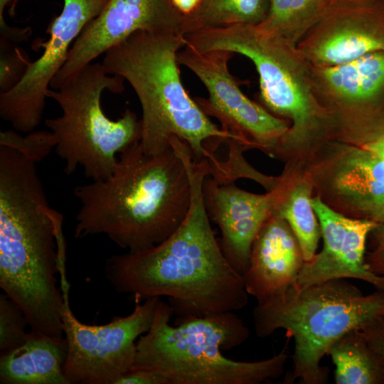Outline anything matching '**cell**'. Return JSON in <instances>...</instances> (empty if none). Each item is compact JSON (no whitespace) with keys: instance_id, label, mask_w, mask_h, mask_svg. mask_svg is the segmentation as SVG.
<instances>
[{"instance_id":"7","label":"cell","mask_w":384,"mask_h":384,"mask_svg":"<svg viewBox=\"0 0 384 384\" xmlns=\"http://www.w3.org/2000/svg\"><path fill=\"white\" fill-rule=\"evenodd\" d=\"M184 40L196 50H227L254 63L261 100L271 113L289 122L279 151L334 138L331 121L312 89L310 63L297 46L256 24L206 28L186 34Z\"/></svg>"},{"instance_id":"19","label":"cell","mask_w":384,"mask_h":384,"mask_svg":"<svg viewBox=\"0 0 384 384\" xmlns=\"http://www.w3.org/2000/svg\"><path fill=\"white\" fill-rule=\"evenodd\" d=\"M68 344L64 337L30 331L20 346L1 353V384H70L64 373Z\"/></svg>"},{"instance_id":"17","label":"cell","mask_w":384,"mask_h":384,"mask_svg":"<svg viewBox=\"0 0 384 384\" xmlns=\"http://www.w3.org/2000/svg\"><path fill=\"white\" fill-rule=\"evenodd\" d=\"M334 146L320 178L325 195L346 216L384 223V158L364 146Z\"/></svg>"},{"instance_id":"2","label":"cell","mask_w":384,"mask_h":384,"mask_svg":"<svg viewBox=\"0 0 384 384\" xmlns=\"http://www.w3.org/2000/svg\"><path fill=\"white\" fill-rule=\"evenodd\" d=\"M119 154L108 178L75 188L80 208L74 236L102 234L129 252L146 250L186 218L191 203L188 171L172 145L151 155L137 141Z\"/></svg>"},{"instance_id":"26","label":"cell","mask_w":384,"mask_h":384,"mask_svg":"<svg viewBox=\"0 0 384 384\" xmlns=\"http://www.w3.org/2000/svg\"><path fill=\"white\" fill-rule=\"evenodd\" d=\"M169 1L183 36L210 27L213 0Z\"/></svg>"},{"instance_id":"23","label":"cell","mask_w":384,"mask_h":384,"mask_svg":"<svg viewBox=\"0 0 384 384\" xmlns=\"http://www.w3.org/2000/svg\"><path fill=\"white\" fill-rule=\"evenodd\" d=\"M270 0H213L210 28L258 24L266 17Z\"/></svg>"},{"instance_id":"13","label":"cell","mask_w":384,"mask_h":384,"mask_svg":"<svg viewBox=\"0 0 384 384\" xmlns=\"http://www.w3.org/2000/svg\"><path fill=\"white\" fill-rule=\"evenodd\" d=\"M297 48L311 65L319 67L384 51V4L381 0H333Z\"/></svg>"},{"instance_id":"28","label":"cell","mask_w":384,"mask_h":384,"mask_svg":"<svg viewBox=\"0 0 384 384\" xmlns=\"http://www.w3.org/2000/svg\"><path fill=\"white\" fill-rule=\"evenodd\" d=\"M370 235L373 248L366 253V265L373 274L384 279V223L378 224Z\"/></svg>"},{"instance_id":"8","label":"cell","mask_w":384,"mask_h":384,"mask_svg":"<svg viewBox=\"0 0 384 384\" xmlns=\"http://www.w3.org/2000/svg\"><path fill=\"white\" fill-rule=\"evenodd\" d=\"M124 82L108 73L102 63L92 62L58 89H49L48 98L58 103L62 113L47 119L45 124L54 137V150L68 175L82 167L87 178L105 179L114 169L117 154L139 141L141 119L134 112L127 109L112 120L102 107L103 92L120 93Z\"/></svg>"},{"instance_id":"24","label":"cell","mask_w":384,"mask_h":384,"mask_svg":"<svg viewBox=\"0 0 384 384\" xmlns=\"http://www.w3.org/2000/svg\"><path fill=\"white\" fill-rule=\"evenodd\" d=\"M28 321L23 310L5 293L0 294L1 353L14 349L27 339Z\"/></svg>"},{"instance_id":"20","label":"cell","mask_w":384,"mask_h":384,"mask_svg":"<svg viewBox=\"0 0 384 384\" xmlns=\"http://www.w3.org/2000/svg\"><path fill=\"white\" fill-rule=\"evenodd\" d=\"M337 384H384V359L367 343L360 329L351 330L329 348Z\"/></svg>"},{"instance_id":"3","label":"cell","mask_w":384,"mask_h":384,"mask_svg":"<svg viewBox=\"0 0 384 384\" xmlns=\"http://www.w3.org/2000/svg\"><path fill=\"white\" fill-rule=\"evenodd\" d=\"M63 215L52 208L42 183L16 179L0 188V287L23 310L31 331L63 337L67 283Z\"/></svg>"},{"instance_id":"21","label":"cell","mask_w":384,"mask_h":384,"mask_svg":"<svg viewBox=\"0 0 384 384\" xmlns=\"http://www.w3.org/2000/svg\"><path fill=\"white\" fill-rule=\"evenodd\" d=\"M333 0H270L265 19L256 24L297 46L324 16Z\"/></svg>"},{"instance_id":"27","label":"cell","mask_w":384,"mask_h":384,"mask_svg":"<svg viewBox=\"0 0 384 384\" xmlns=\"http://www.w3.org/2000/svg\"><path fill=\"white\" fill-rule=\"evenodd\" d=\"M30 62L26 52L19 48H11L10 41L1 38V93L9 91L20 82Z\"/></svg>"},{"instance_id":"6","label":"cell","mask_w":384,"mask_h":384,"mask_svg":"<svg viewBox=\"0 0 384 384\" xmlns=\"http://www.w3.org/2000/svg\"><path fill=\"white\" fill-rule=\"evenodd\" d=\"M384 316V292L363 295L345 279H330L305 287L297 283L260 303L252 311L255 331L265 338L286 330L294 341L293 368L284 383L324 384L328 369L321 360L331 346L353 329H361Z\"/></svg>"},{"instance_id":"32","label":"cell","mask_w":384,"mask_h":384,"mask_svg":"<svg viewBox=\"0 0 384 384\" xmlns=\"http://www.w3.org/2000/svg\"><path fill=\"white\" fill-rule=\"evenodd\" d=\"M381 1H382V2L384 4V0H381Z\"/></svg>"},{"instance_id":"14","label":"cell","mask_w":384,"mask_h":384,"mask_svg":"<svg viewBox=\"0 0 384 384\" xmlns=\"http://www.w3.org/2000/svg\"><path fill=\"white\" fill-rule=\"evenodd\" d=\"M137 31L182 35L169 0H107L73 43L50 87L58 89L83 67Z\"/></svg>"},{"instance_id":"18","label":"cell","mask_w":384,"mask_h":384,"mask_svg":"<svg viewBox=\"0 0 384 384\" xmlns=\"http://www.w3.org/2000/svg\"><path fill=\"white\" fill-rule=\"evenodd\" d=\"M305 262L299 244L287 222L273 214L257 233L248 268L242 276L249 295L265 302L297 283Z\"/></svg>"},{"instance_id":"5","label":"cell","mask_w":384,"mask_h":384,"mask_svg":"<svg viewBox=\"0 0 384 384\" xmlns=\"http://www.w3.org/2000/svg\"><path fill=\"white\" fill-rule=\"evenodd\" d=\"M174 310L161 298L149 330L137 341L132 368L166 377L170 384H260L281 376L289 355L287 346L274 356L239 361L225 356L245 343L250 330L233 311L183 316L173 326Z\"/></svg>"},{"instance_id":"33","label":"cell","mask_w":384,"mask_h":384,"mask_svg":"<svg viewBox=\"0 0 384 384\" xmlns=\"http://www.w3.org/2000/svg\"><path fill=\"white\" fill-rule=\"evenodd\" d=\"M383 319H384V316H383Z\"/></svg>"},{"instance_id":"30","label":"cell","mask_w":384,"mask_h":384,"mask_svg":"<svg viewBox=\"0 0 384 384\" xmlns=\"http://www.w3.org/2000/svg\"><path fill=\"white\" fill-rule=\"evenodd\" d=\"M368 345L384 359V319L372 320L360 329Z\"/></svg>"},{"instance_id":"16","label":"cell","mask_w":384,"mask_h":384,"mask_svg":"<svg viewBox=\"0 0 384 384\" xmlns=\"http://www.w3.org/2000/svg\"><path fill=\"white\" fill-rule=\"evenodd\" d=\"M324 240L322 250L305 262L297 280L299 287L330 279L353 278L384 292V279L373 274L365 262L366 241L378 223L346 216L312 197Z\"/></svg>"},{"instance_id":"9","label":"cell","mask_w":384,"mask_h":384,"mask_svg":"<svg viewBox=\"0 0 384 384\" xmlns=\"http://www.w3.org/2000/svg\"><path fill=\"white\" fill-rule=\"evenodd\" d=\"M63 334L68 344L64 373L70 384H114L133 366L136 340L153 322L160 297L135 302L131 314L102 325L80 322L73 314L68 293L63 294Z\"/></svg>"},{"instance_id":"12","label":"cell","mask_w":384,"mask_h":384,"mask_svg":"<svg viewBox=\"0 0 384 384\" xmlns=\"http://www.w3.org/2000/svg\"><path fill=\"white\" fill-rule=\"evenodd\" d=\"M107 0H63L60 15L46 30L43 51L31 61L20 82L0 94V117L14 130L29 133L40 124L50 85L64 65L73 43L84 27L102 11Z\"/></svg>"},{"instance_id":"1","label":"cell","mask_w":384,"mask_h":384,"mask_svg":"<svg viewBox=\"0 0 384 384\" xmlns=\"http://www.w3.org/2000/svg\"><path fill=\"white\" fill-rule=\"evenodd\" d=\"M191 184V203L183 222L168 238L146 250L114 255L105 275L116 292L134 302L168 297L180 317L235 311L248 302L242 277L226 259L208 215L202 185L210 174L206 160L196 162L181 147Z\"/></svg>"},{"instance_id":"25","label":"cell","mask_w":384,"mask_h":384,"mask_svg":"<svg viewBox=\"0 0 384 384\" xmlns=\"http://www.w3.org/2000/svg\"><path fill=\"white\" fill-rule=\"evenodd\" d=\"M0 145L20 151L38 164L54 149L55 141L50 132H31L22 136L15 131L0 132Z\"/></svg>"},{"instance_id":"11","label":"cell","mask_w":384,"mask_h":384,"mask_svg":"<svg viewBox=\"0 0 384 384\" xmlns=\"http://www.w3.org/2000/svg\"><path fill=\"white\" fill-rule=\"evenodd\" d=\"M233 54L221 50L201 51L184 46L177 53V61L205 85L208 97L196 101L208 117L216 118L222 129L236 137L247 149L258 147L275 154L289 131V122L241 91L228 68Z\"/></svg>"},{"instance_id":"29","label":"cell","mask_w":384,"mask_h":384,"mask_svg":"<svg viewBox=\"0 0 384 384\" xmlns=\"http://www.w3.org/2000/svg\"><path fill=\"white\" fill-rule=\"evenodd\" d=\"M114 384H170L164 375L146 369L131 368L119 377Z\"/></svg>"},{"instance_id":"31","label":"cell","mask_w":384,"mask_h":384,"mask_svg":"<svg viewBox=\"0 0 384 384\" xmlns=\"http://www.w3.org/2000/svg\"><path fill=\"white\" fill-rule=\"evenodd\" d=\"M364 147L384 158V134L368 142L364 145Z\"/></svg>"},{"instance_id":"10","label":"cell","mask_w":384,"mask_h":384,"mask_svg":"<svg viewBox=\"0 0 384 384\" xmlns=\"http://www.w3.org/2000/svg\"><path fill=\"white\" fill-rule=\"evenodd\" d=\"M310 77L335 137L371 141L384 134V51L335 66L310 64Z\"/></svg>"},{"instance_id":"22","label":"cell","mask_w":384,"mask_h":384,"mask_svg":"<svg viewBox=\"0 0 384 384\" xmlns=\"http://www.w3.org/2000/svg\"><path fill=\"white\" fill-rule=\"evenodd\" d=\"M284 191L274 214L283 218L289 224L301 247L305 262L316 254L321 238V228L312 205L311 186L301 181L288 193Z\"/></svg>"},{"instance_id":"4","label":"cell","mask_w":384,"mask_h":384,"mask_svg":"<svg viewBox=\"0 0 384 384\" xmlns=\"http://www.w3.org/2000/svg\"><path fill=\"white\" fill-rule=\"evenodd\" d=\"M184 46L180 34L137 31L109 49L102 64L108 73L127 81L139 99L144 153L164 152L176 136L188 146L195 161L212 163L218 160L213 153L219 144L241 142L216 126L186 92L177 61Z\"/></svg>"},{"instance_id":"15","label":"cell","mask_w":384,"mask_h":384,"mask_svg":"<svg viewBox=\"0 0 384 384\" xmlns=\"http://www.w3.org/2000/svg\"><path fill=\"white\" fill-rule=\"evenodd\" d=\"M282 192L280 181L267 193L255 194L240 189L234 181H220L210 174L203 180L208 215L220 230V244L226 259L242 277L248 268L252 242L274 214Z\"/></svg>"}]
</instances>
